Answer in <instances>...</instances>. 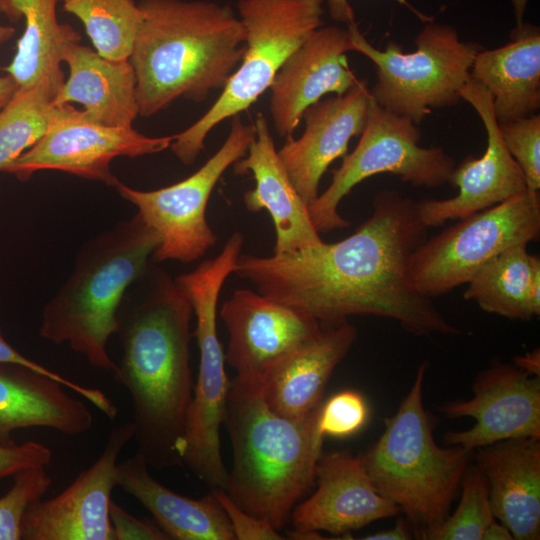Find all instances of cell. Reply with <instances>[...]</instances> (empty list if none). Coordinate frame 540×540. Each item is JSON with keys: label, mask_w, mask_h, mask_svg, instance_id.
<instances>
[{"label": "cell", "mask_w": 540, "mask_h": 540, "mask_svg": "<svg viewBox=\"0 0 540 540\" xmlns=\"http://www.w3.org/2000/svg\"><path fill=\"white\" fill-rule=\"evenodd\" d=\"M427 228L416 202L385 189L374 196L371 216L343 240L287 255L240 254L233 273L323 328L373 315L395 320L415 336L457 335L409 279L411 255L426 240Z\"/></svg>", "instance_id": "6da1fadb"}, {"label": "cell", "mask_w": 540, "mask_h": 540, "mask_svg": "<svg viewBox=\"0 0 540 540\" xmlns=\"http://www.w3.org/2000/svg\"><path fill=\"white\" fill-rule=\"evenodd\" d=\"M192 314L176 278L150 265L128 288L117 313L121 356L112 375L132 401L137 452L157 470L183 466L193 395Z\"/></svg>", "instance_id": "7a4b0ae2"}, {"label": "cell", "mask_w": 540, "mask_h": 540, "mask_svg": "<svg viewBox=\"0 0 540 540\" xmlns=\"http://www.w3.org/2000/svg\"><path fill=\"white\" fill-rule=\"evenodd\" d=\"M142 22L129 61L139 116L178 98L202 102L222 90L241 62L245 29L228 4L206 0H140Z\"/></svg>", "instance_id": "3957f363"}, {"label": "cell", "mask_w": 540, "mask_h": 540, "mask_svg": "<svg viewBox=\"0 0 540 540\" xmlns=\"http://www.w3.org/2000/svg\"><path fill=\"white\" fill-rule=\"evenodd\" d=\"M320 407L293 420L273 411L261 388L229 383L224 423L233 451L226 492L243 511L281 530L315 484L324 436Z\"/></svg>", "instance_id": "277c9868"}, {"label": "cell", "mask_w": 540, "mask_h": 540, "mask_svg": "<svg viewBox=\"0 0 540 540\" xmlns=\"http://www.w3.org/2000/svg\"><path fill=\"white\" fill-rule=\"evenodd\" d=\"M158 244L138 213L89 239L72 273L43 308L40 335L54 344L67 343L93 367L113 373L116 363L107 344L117 331L119 306Z\"/></svg>", "instance_id": "5b68a950"}, {"label": "cell", "mask_w": 540, "mask_h": 540, "mask_svg": "<svg viewBox=\"0 0 540 540\" xmlns=\"http://www.w3.org/2000/svg\"><path fill=\"white\" fill-rule=\"evenodd\" d=\"M426 362L378 440L362 454L375 489L405 513L414 538L430 540L450 512L472 451L439 446L424 405Z\"/></svg>", "instance_id": "8992f818"}, {"label": "cell", "mask_w": 540, "mask_h": 540, "mask_svg": "<svg viewBox=\"0 0 540 540\" xmlns=\"http://www.w3.org/2000/svg\"><path fill=\"white\" fill-rule=\"evenodd\" d=\"M324 0H239L245 50L213 105L187 129L175 134L169 148L192 165L210 131L249 109L267 90L286 59L322 26Z\"/></svg>", "instance_id": "52a82bcc"}, {"label": "cell", "mask_w": 540, "mask_h": 540, "mask_svg": "<svg viewBox=\"0 0 540 540\" xmlns=\"http://www.w3.org/2000/svg\"><path fill=\"white\" fill-rule=\"evenodd\" d=\"M352 51L363 54L376 67L370 90L375 103L419 125L434 108L461 101L460 92L471 78L476 54L483 48L460 40L450 25L430 22L415 38L416 50L405 53L390 41L384 50L364 37L356 22L347 25Z\"/></svg>", "instance_id": "ba28073f"}, {"label": "cell", "mask_w": 540, "mask_h": 540, "mask_svg": "<svg viewBox=\"0 0 540 540\" xmlns=\"http://www.w3.org/2000/svg\"><path fill=\"white\" fill-rule=\"evenodd\" d=\"M237 251L224 246L220 253L179 275L196 316L195 336L200 351L199 373L188 409L181 458L183 466L210 490H226L220 428L224 423L229 382L225 355L217 333V306L224 282L233 273Z\"/></svg>", "instance_id": "9c48e42d"}, {"label": "cell", "mask_w": 540, "mask_h": 540, "mask_svg": "<svg viewBox=\"0 0 540 540\" xmlns=\"http://www.w3.org/2000/svg\"><path fill=\"white\" fill-rule=\"evenodd\" d=\"M422 242L412 253L408 275L413 288L435 298L467 284L506 249L540 235L539 191H525L471 214Z\"/></svg>", "instance_id": "30bf717a"}, {"label": "cell", "mask_w": 540, "mask_h": 540, "mask_svg": "<svg viewBox=\"0 0 540 540\" xmlns=\"http://www.w3.org/2000/svg\"><path fill=\"white\" fill-rule=\"evenodd\" d=\"M420 139L418 125L375 104L356 147L333 171L328 188L308 206L317 232L350 225L338 206L356 185L371 176L389 173L416 187L437 188L450 183L455 160L440 147L420 146Z\"/></svg>", "instance_id": "8fae6325"}, {"label": "cell", "mask_w": 540, "mask_h": 540, "mask_svg": "<svg viewBox=\"0 0 540 540\" xmlns=\"http://www.w3.org/2000/svg\"><path fill=\"white\" fill-rule=\"evenodd\" d=\"M254 137L253 123H245L240 115L233 116L222 146L189 177L149 191L121 182L115 187L156 233L159 244L152 254L153 261L190 263L216 244L217 236L206 219L208 201L226 170L246 155Z\"/></svg>", "instance_id": "7c38bea8"}, {"label": "cell", "mask_w": 540, "mask_h": 540, "mask_svg": "<svg viewBox=\"0 0 540 540\" xmlns=\"http://www.w3.org/2000/svg\"><path fill=\"white\" fill-rule=\"evenodd\" d=\"M45 133L1 171L27 181L40 170H60L116 187L110 164L120 156L136 158L169 148L174 135L151 137L133 127H112L89 119L71 104L54 105Z\"/></svg>", "instance_id": "4fadbf2b"}, {"label": "cell", "mask_w": 540, "mask_h": 540, "mask_svg": "<svg viewBox=\"0 0 540 540\" xmlns=\"http://www.w3.org/2000/svg\"><path fill=\"white\" fill-rule=\"evenodd\" d=\"M219 314L229 335L225 360L236 379L258 388L283 360L323 332L308 314L249 289L234 291Z\"/></svg>", "instance_id": "5bb4252c"}, {"label": "cell", "mask_w": 540, "mask_h": 540, "mask_svg": "<svg viewBox=\"0 0 540 540\" xmlns=\"http://www.w3.org/2000/svg\"><path fill=\"white\" fill-rule=\"evenodd\" d=\"M134 436L132 421L112 429L96 461L58 495L29 506L22 522L24 540H114L111 494L122 450Z\"/></svg>", "instance_id": "9a60e30c"}, {"label": "cell", "mask_w": 540, "mask_h": 540, "mask_svg": "<svg viewBox=\"0 0 540 540\" xmlns=\"http://www.w3.org/2000/svg\"><path fill=\"white\" fill-rule=\"evenodd\" d=\"M473 397L447 402L439 410L447 418L470 417L473 427L447 431L446 446L476 449L514 438L540 439V378L515 364L494 363L475 379Z\"/></svg>", "instance_id": "2e32d148"}, {"label": "cell", "mask_w": 540, "mask_h": 540, "mask_svg": "<svg viewBox=\"0 0 540 540\" xmlns=\"http://www.w3.org/2000/svg\"><path fill=\"white\" fill-rule=\"evenodd\" d=\"M460 97L481 119L487 135L486 149L481 157L469 155L455 166L450 184L458 187L456 196L416 202L418 215L427 227L465 218L527 191L523 172L503 143L490 93L470 78Z\"/></svg>", "instance_id": "e0dca14e"}, {"label": "cell", "mask_w": 540, "mask_h": 540, "mask_svg": "<svg viewBox=\"0 0 540 540\" xmlns=\"http://www.w3.org/2000/svg\"><path fill=\"white\" fill-rule=\"evenodd\" d=\"M347 28L319 27L286 59L269 88V112L279 136L287 139L304 112L327 94L342 95L359 79L351 70Z\"/></svg>", "instance_id": "ac0fdd59"}, {"label": "cell", "mask_w": 540, "mask_h": 540, "mask_svg": "<svg viewBox=\"0 0 540 540\" xmlns=\"http://www.w3.org/2000/svg\"><path fill=\"white\" fill-rule=\"evenodd\" d=\"M375 101L365 81L346 93L321 99L303 114L305 129L287 138L278 156L297 192L309 206L319 195L328 167L348 151L349 141L364 130Z\"/></svg>", "instance_id": "d6986e66"}, {"label": "cell", "mask_w": 540, "mask_h": 540, "mask_svg": "<svg viewBox=\"0 0 540 540\" xmlns=\"http://www.w3.org/2000/svg\"><path fill=\"white\" fill-rule=\"evenodd\" d=\"M315 483V492L291 513L295 530L347 535L401 512L394 502L375 489L362 454H321Z\"/></svg>", "instance_id": "ffe728a7"}, {"label": "cell", "mask_w": 540, "mask_h": 540, "mask_svg": "<svg viewBox=\"0 0 540 540\" xmlns=\"http://www.w3.org/2000/svg\"><path fill=\"white\" fill-rule=\"evenodd\" d=\"M255 137L244 157L233 164L236 175L250 173L255 187L245 192V208L267 210L275 228V255H287L317 247L324 241L315 229L308 205L286 172L274 144L269 124L262 113L253 122Z\"/></svg>", "instance_id": "44dd1931"}, {"label": "cell", "mask_w": 540, "mask_h": 540, "mask_svg": "<svg viewBox=\"0 0 540 540\" xmlns=\"http://www.w3.org/2000/svg\"><path fill=\"white\" fill-rule=\"evenodd\" d=\"M494 517L516 540L540 538V439L514 438L476 449Z\"/></svg>", "instance_id": "7402d4cb"}, {"label": "cell", "mask_w": 540, "mask_h": 540, "mask_svg": "<svg viewBox=\"0 0 540 540\" xmlns=\"http://www.w3.org/2000/svg\"><path fill=\"white\" fill-rule=\"evenodd\" d=\"M59 382L31 369L0 364V445L16 442L18 429L42 427L80 435L93 425V415Z\"/></svg>", "instance_id": "603a6c76"}, {"label": "cell", "mask_w": 540, "mask_h": 540, "mask_svg": "<svg viewBox=\"0 0 540 540\" xmlns=\"http://www.w3.org/2000/svg\"><path fill=\"white\" fill-rule=\"evenodd\" d=\"M69 76L52 100L53 105H83L85 115L102 125L133 127L139 116L136 75L129 61L111 60L95 49L72 43L62 55Z\"/></svg>", "instance_id": "cb8c5ba5"}, {"label": "cell", "mask_w": 540, "mask_h": 540, "mask_svg": "<svg viewBox=\"0 0 540 540\" xmlns=\"http://www.w3.org/2000/svg\"><path fill=\"white\" fill-rule=\"evenodd\" d=\"M356 338L357 330L348 322L323 328L318 338L288 356L268 376L261 387L268 406L293 420L317 410L331 375Z\"/></svg>", "instance_id": "d4e9b609"}, {"label": "cell", "mask_w": 540, "mask_h": 540, "mask_svg": "<svg viewBox=\"0 0 540 540\" xmlns=\"http://www.w3.org/2000/svg\"><path fill=\"white\" fill-rule=\"evenodd\" d=\"M510 38L502 47L480 50L470 73L490 93L498 123L531 116L540 108V29L522 22Z\"/></svg>", "instance_id": "484cf974"}, {"label": "cell", "mask_w": 540, "mask_h": 540, "mask_svg": "<svg viewBox=\"0 0 540 540\" xmlns=\"http://www.w3.org/2000/svg\"><path fill=\"white\" fill-rule=\"evenodd\" d=\"M116 485L152 514L169 539H235L227 515L211 492L193 499L172 491L151 475L138 452L117 464Z\"/></svg>", "instance_id": "4316f807"}, {"label": "cell", "mask_w": 540, "mask_h": 540, "mask_svg": "<svg viewBox=\"0 0 540 540\" xmlns=\"http://www.w3.org/2000/svg\"><path fill=\"white\" fill-rule=\"evenodd\" d=\"M57 3L59 0H24V32L11 63L0 68L13 77L19 88L43 86L53 98L65 81L63 52L81 40L71 25L58 21Z\"/></svg>", "instance_id": "83f0119b"}, {"label": "cell", "mask_w": 540, "mask_h": 540, "mask_svg": "<svg viewBox=\"0 0 540 540\" xmlns=\"http://www.w3.org/2000/svg\"><path fill=\"white\" fill-rule=\"evenodd\" d=\"M527 244L510 247L467 283L463 298L483 311L528 321L540 314V259Z\"/></svg>", "instance_id": "f1b7e54d"}, {"label": "cell", "mask_w": 540, "mask_h": 540, "mask_svg": "<svg viewBox=\"0 0 540 540\" xmlns=\"http://www.w3.org/2000/svg\"><path fill=\"white\" fill-rule=\"evenodd\" d=\"M84 25L95 50L111 60L129 59L143 16L134 0H59Z\"/></svg>", "instance_id": "f546056e"}, {"label": "cell", "mask_w": 540, "mask_h": 540, "mask_svg": "<svg viewBox=\"0 0 540 540\" xmlns=\"http://www.w3.org/2000/svg\"><path fill=\"white\" fill-rule=\"evenodd\" d=\"M52 100L43 86L19 88L0 110V171L45 133L55 112Z\"/></svg>", "instance_id": "4dcf8cb0"}, {"label": "cell", "mask_w": 540, "mask_h": 540, "mask_svg": "<svg viewBox=\"0 0 540 540\" xmlns=\"http://www.w3.org/2000/svg\"><path fill=\"white\" fill-rule=\"evenodd\" d=\"M462 493L454 513L449 514L430 540H481L495 519L486 480L477 466H468L462 479Z\"/></svg>", "instance_id": "1f68e13d"}, {"label": "cell", "mask_w": 540, "mask_h": 540, "mask_svg": "<svg viewBox=\"0 0 540 540\" xmlns=\"http://www.w3.org/2000/svg\"><path fill=\"white\" fill-rule=\"evenodd\" d=\"M13 477V485L0 497V540L22 539V522L27 509L43 498L52 483L45 467L27 468Z\"/></svg>", "instance_id": "d6a6232c"}, {"label": "cell", "mask_w": 540, "mask_h": 540, "mask_svg": "<svg viewBox=\"0 0 540 540\" xmlns=\"http://www.w3.org/2000/svg\"><path fill=\"white\" fill-rule=\"evenodd\" d=\"M505 147L523 172L527 190L540 189V115L498 123Z\"/></svg>", "instance_id": "836d02e7"}, {"label": "cell", "mask_w": 540, "mask_h": 540, "mask_svg": "<svg viewBox=\"0 0 540 540\" xmlns=\"http://www.w3.org/2000/svg\"><path fill=\"white\" fill-rule=\"evenodd\" d=\"M369 415L368 403L361 393L343 390L321 404L318 428L324 437L346 438L359 432Z\"/></svg>", "instance_id": "e575fe53"}, {"label": "cell", "mask_w": 540, "mask_h": 540, "mask_svg": "<svg viewBox=\"0 0 540 540\" xmlns=\"http://www.w3.org/2000/svg\"><path fill=\"white\" fill-rule=\"evenodd\" d=\"M0 364H14L26 367L37 373L45 375L64 387L72 390L76 394L83 397L85 400L91 402L97 409H99L106 417L113 420L117 417L118 408L110 400V398L100 389L84 386L76 383L44 366L34 362L20 352L14 349L2 336L0 332Z\"/></svg>", "instance_id": "d590c367"}, {"label": "cell", "mask_w": 540, "mask_h": 540, "mask_svg": "<svg viewBox=\"0 0 540 540\" xmlns=\"http://www.w3.org/2000/svg\"><path fill=\"white\" fill-rule=\"evenodd\" d=\"M223 508L238 540H281L284 537L269 522L259 519L238 507L226 490H210Z\"/></svg>", "instance_id": "8d00e7d4"}, {"label": "cell", "mask_w": 540, "mask_h": 540, "mask_svg": "<svg viewBox=\"0 0 540 540\" xmlns=\"http://www.w3.org/2000/svg\"><path fill=\"white\" fill-rule=\"evenodd\" d=\"M51 459L52 451L35 441L0 445V482L27 468L46 467Z\"/></svg>", "instance_id": "74e56055"}, {"label": "cell", "mask_w": 540, "mask_h": 540, "mask_svg": "<svg viewBox=\"0 0 540 540\" xmlns=\"http://www.w3.org/2000/svg\"><path fill=\"white\" fill-rule=\"evenodd\" d=\"M109 515L114 540H169L156 523L131 515L113 501L110 503Z\"/></svg>", "instance_id": "f35d334b"}, {"label": "cell", "mask_w": 540, "mask_h": 540, "mask_svg": "<svg viewBox=\"0 0 540 540\" xmlns=\"http://www.w3.org/2000/svg\"><path fill=\"white\" fill-rule=\"evenodd\" d=\"M398 3L411 9L420 19L426 20L427 17L422 15L417 10H415L407 0H396ZM324 3L328 6L329 15L331 18L337 22L344 23L349 25L352 22H355V15L353 8L351 7L348 0H324Z\"/></svg>", "instance_id": "ab89813d"}, {"label": "cell", "mask_w": 540, "mask_h": 540, "mask_svg": "<svg viewBox=\"0 0 540 540\" xmlns=\"http://www.w3.org/2000/svg\"><path fill=\"white\" fill-rule=\"evenodd\" d=\"M413 532L407 520L401 518L396 524L387 530L369 534L362 539L365 540H410Z\"/></svg>", "instance_id": "60d3db41"}, {"label": "cell", "mask_w": 540, "mask_h": 540, "mask_svg": "<svg viewBox=\"0 0 540 540\" xmlns=\"http://www.w3.org/2000/svg\"><path fill=\"white\" fill-rule=\"evenodd\" d=\"M511 531L496 518L485 528L481 540H513Z\"/></svg>", "instance_id": "b9f144b4"}, {"label": "cell", "mask_w": 540, "mask_h": 540, "mask_svg": "<svg viewBox=\"0 0 540 540\" xmlns=\"http://www.w3.org/2000/svg\"><path fill=\"white\" fill-rule=\"evenodd\" d=\"M514 364L531 375L539 376L540 357L539 350H534L514 360Z\"/></svg>", "instance_id": "7bdbcfd3"}, {"label": "cell", "mask_w": 540, "mask_h": 540, "mask_svg": "<svg viewBox=\"0 0 540 540\" xmlns=\"http://www.w3.org/2000/svg\"><path fill=\"white\" fill-rule=\"evenodd\" d=\"M18 89L19 86L12 76L9 74L0 75V110L11 100Z\"/></svg>", "instance_id": "ee69618b"}, {"label": "cell", "mask_w": 540, "mask_h": 540, "mask_svg": "<svg viewBox=\"0 0 540 540\" xmlns=\"http://www.w3.org/2000/svg\"><path fill=\"white\" fill-rule=\"evenodd\" d=\"M514 9V15L516 18V25L523 22V16L525 14L529 0H510Z\"/></svg>", "instance_id": "f6af8a7d"}, {"label": "cell", "mask_w": 540, "mask_h": 540, "mask_svg": "<svg viewBox=\"0 0 540 540\" xmlns=\"http://www.w3.org/2000/svg\"><path fill=\"white\" fill-rule=\"evenodd\" d=\"M15 32L16 30L12 26L0 25V45L10 40Z\"/></svg>", "instance_id": "bcb514c9"}]
</instances>
